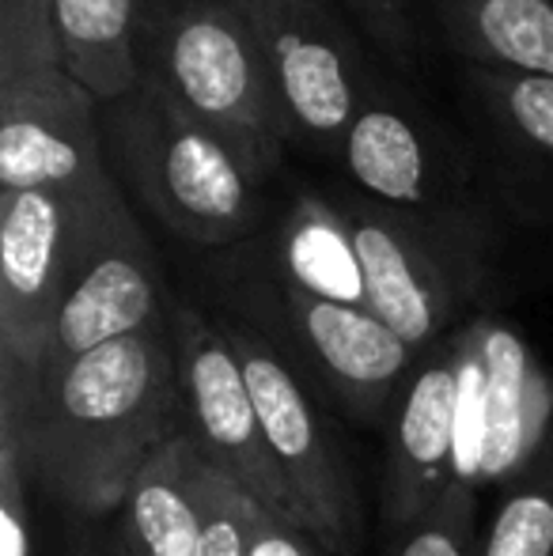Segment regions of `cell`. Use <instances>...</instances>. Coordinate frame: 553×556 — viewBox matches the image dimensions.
I'll use <instances>...</instances> for the list:
<instances>
[{
    "mask_svg": "<svg viewBox=\"0 0 553 556\" xmlns=\"http://www.w3.org/2000/svg\"><path fill=\"white\" fill-rule=\"evenodd\" d=\"M0 413L15 420L27 477L96 519L126 507L140 466L183 432L171 323L99 344L30 379L0 375Z\"/></svg>",
    "mask_w": 553,
    "mask_h": 556,
    "instance_id": "obj_1",
    "label": "cell"
},
{
    "mask_svg": "<svg viewBox=\"0 0 553 556\" xmlns=\"http://www.w3.org/2000/svg\"><path fill=\"white\" fill-rule=\"evenodd\" d=\"M99 122L122 182L175 239L231 250L259 235L266 216L259 186L152 73L126 99L103 106Z\"/></svg>",
    "mask_w": 553,
    "mask_h": 556,
    "instance_id": "obj_2",
    "label": "cell"
},
{
    "mask_svg": "<svg viewBox=\"0 0 553 556\" xmlns=\"http://www.w3.org/2000/svg\"><path fill=\"white\" fill-rule=\"evenodd\" d=\"M140 68L243 163L259 190L277 175L292 137L266 58L228 0H186L160 15L144 38Z\"/></svg>",
    "mask_w": 553,
    "mask_h": 556,
    "instance_id": "obj_3",
    "label": "cell"
},
{
    "mask_svg": "<svg viewBox=\"0 0 553 556\" xmlns=\"http://www.w3.org/2000/svg\"><path fill=\"white\" fill-rule=\"evenodd\" d=\"M221 311L243 318L266 333L277 349H288L318 375L326 390L356 420L379 425L402 394L420 352L410 349L372 311L334 303L292 280L277 277L239 242L216 265Z\"/></svg>",
    "mask_w": 553,
    "mask_h": 556,
    "instance_id": "obj_4",
    "label": "cell"
},
{
    "mask_svg": "<svg viewBox=\"0 0 553 556\" xmlns=\"http://www.w3.org/2000/svg\"><path fill=\"white\" fill-rule=\"evenodd\" d=\"M353 235L368 311L414 352L448 341L486 288L489 216L432 220L364 198L334 201Z\"/></svg>",
    "mask_w": 553,
    "mask_h": 556,
    "instance_id": "obj_5",
    "label": "cell"
},
{
    "mask_svg": "<svg viewBox=\"0 0 553 556\" xmlns=\"http://www.w3.org/2000/svg\"><path fill=\"white\" fill-rule=\"evenodd\" d=\"M118 198L122 186L103 198L0 193V375L30 379L42 367L68 285Z\"/></svg>",
    "mask_w": 553,
    "mask_h": 556,
    "instance_id": "obj_6",
    "label": "cell"
},
{
    "mask_svg": "<svg viewBox=\"0 0 553 556\" xmlns=\"http://www.w3.org/2000/svg\"><path fill=\"white\" fill-rule=\"evenodd\" d=\"M239 356L259 409L262 435L269 443L280 477H285L300 522L326 553L356 556L361 549V504H356L353 477L341 462L338 446L326 435L315 397L303 390L285 352L228 311H213Z\"/></svg>",
    "mask_w": 553,
    "mask_h": 556,
    "instance_id": "obj_7",
    "label": "cell"
},
{
    "mask_svg": "<svg viewBox=\"0 0 553 556\" xmlns=\"http://www.w3.org/2000/svg\"><path fill=\"white\" fill-rule=\"evenodd\" d=\"M251 27L292 144L341 152L364 99L368 73L330 0H228Z\"/></svg>",
    "mask_w": 553,
    "mask_h": 556,
    "instance_id": "obj_8",
    "label": "cell"
},
{
    "mask_svg": "<svg viewBox=\"0 0 553 556\" xmlns=\"http://www.w3.org/2000/svg\"><path fill=\"white\" fill-rule=\"evenodd\" d=\"M167 323L178 359V387H183V428L198 440L205 458L236 477L262 507L303 527L292 492L262 435L243 364L231 352L216 315L171 292Z\"/></svg>",
    "mask_w": 553,
    "mask_h": 556,
    "instance_id": "obj_9",
    "label": "cell"
},
{
    "mask_svg": "<svg viewBox=\"0 0 553 556\" xmlns=\"http://www.w3.org/2000/svg\"><path fill=\"white\" fill-rule=\"evenodd\" d=\"M481 379V318L420 352L391 425L384 477V527L402 538L443 496L463 451L466 405Z\"/></svg>",
    "mask_w": 553,
    "mask_h": 556,
    "instance_id": "obj_10",
    "label": "cell"
},
{
    "mask_svg": "<svg viewBox=\"0 0 553 556\" xmlns=\"http://www.w3.org/2000/svg\"><path fill=\"white\" fill-rule=\"evenodd\" d=\"M103 152L99 99L65 68L0 80V193L58 190L103 198L118 186Z\"/></svg>",
    "mask_w": 553,
    "mask_h": 556,
    "instance_id": "obj_11",
    "label": "cell"
},
{
    "mask_svg": "<svg viewBox=\"0 0 553 556\" xmlns=\"http://www.w3.org/2000/svg\"><path fill=\"white\" fill-rule=\"evenodd\" d=\"M341 160L356 190L379 205L432 220L486 216L466 155L443 137L440 125L379 88L364 99L341 144Z\"/></svg>",
    "mask_w": 553,
    "mask_h": 556,
    "instance_id": "obj_12",
    "label": "cell"
},
{
    "mask_svg": "<svg viewBox=\"0 0 553 556\" xmlns=\"http://www.w3.org/2000/svg\"><path fill=\"white\" fill-rule=\"evenodd\" d=\"M167 300L171 292L163 288L152 242L140 231L126 201L118 198L106 208L68 285L42 367L76 359L114 337L167 326Z\"/></svg>",
    "mask_w": 553,
    "mask_h": 556,
    "instance_id": "obj_13",
    "label": "cell"
},
{
    "mask_svg": "<svg viewBox=\"0 0 553 556\" xmlns=\"http://www.w3.org/2000/svg\"><path fill=\"white\" fill-rule=\"evenodd\" d=\"M486 160L504 205L553 231V76L470 65Z\"/></svg>",
    "mask_w": 553,
    "mask_h": 556,
    "instance_id": "obj_14",
    "label": "cell"
},
{
    "mask_svg": "<svg viewBox=\"0 0 553 556\" xmlns=\"http://www.w3.org/2000/svg\"><path fill=\"white\" fill-rule=\"evenodd\" d=\"M216 469L186 428L140 466L122 507L140 549L148 556H198Z\"/></svg>",
    "mask_w": 553,
    "mask_h": 556,
    "instance_id": "obj_15",
    "label": "cell"
},
{
    "mask_svg": "<svg viewBox=\"0 0 553 556\" xmlns=\"http://www.w3.org/2000/svg\"><path fill=\"white\" fill-rule=\"evenodd\" d=\"M266 269L307 292L334 303L368 311L364 273L356 262L353 235L334 201L318 193H303L269 231H259L243 242Z\"/></svg>",
    "mask_w": 553,
    "mask_h": 556,
    "instance_id": "obj_16",
    "label": "cell"
},
{
    "mask_svg": "<svg viewBox=\"0 0 553 556\" xmlns=\"http://www.w3.org/2000/svg\"><path fill=\"white\" fill-rule=\"evenodd\" d=\"M65 73L103 106L140 88L137 0H53Z\"/></svg>",
    "mask_w": 553,
    "mask_h": 556,
    "instance_id": "obj_17",
    "label": "cell"
},
{
    "mask_svg": "<svg viewBox=\"0 0 553 556\" xmlns=\"http://www.w3.org/2000/svg\"><path fill=\"white\" fill-rule=\"evenodd\" d=\"M436 12L470 65L553 76V0H436Z\"/></svg>",
    "mask_w": 553,
    "mask_h": 556,
    "instance_id": "obj_18",
    "label": "cell"
},
{
    "mask_svg": "<svg viewBox=\"0 0 553 556\" xmlns=\"http://www.w3.org/2000/svg\"><path fill=\"white\" fill-rule=\"evenodd\" d=\"M474 556H553V425L504 481Z\"/></svg>",
    "mask_w": 553,
    "mask_h": 556,
    "instance_id": "obj_19",
    "label": "cell"
},
{
    "mask_svg": "<svg viewBox=\"0 0 553 556\" xmlns=\"http://www.w3.org/2000/svg\"><path fill=\"white\" fill-rule=\"evenodd\" d=\"M478 477H481V432L463 425V451L443 496L399 538L394 556H474L478 553Z\"/></svg>",
    "mask_w": 553,
    "mask_h": 556,
    "instance_id": "obj_20",
    "label": "cell"
},
{
    "mask_svg": "<svg viewBox=\"0 0 553 556\" xmlns=\"http://www.w3.org/2000/svg\"><path fill=\"white\" fill-rule=\"evenodd\" d=\"M38 68H65L53 0H0V80Z\"/></svg>",
    "mask_w": 553,
    "mask_h": 556,
    "instance_id": "obj_21",
    "label": "cell"
},
{
    "mask_svg": "<svg viewBox=\"0 0 553 556\" xmlns=\"http://www.w3.org/2000/svg\"><path fill=\"white\" fill-rule=\"evenodd\" d=\"M27 484L30 477L15 420L0 413V556H35Z\"/></svg>",
    "mask_w": 553,
    "mask_h": 556,
    "instance_id": "obj_22",
    "label": "cell"
},
{
    "mask_svg": "<svg viewBox=\"0 0 553 556\" xmlns=\"http://www.w3.org/2000/svg\"><path fill=\"white\" fill-rule=\"evenodd\" d=\"M259 500L243 489L231 473L216 469L213 496L205 507V527H201L198 556H247L251 553V527Z\"/></svg>",
    "mask_w": 553,
    "mask_h": 556,
    "instance_id": "obj_23",
    "label": "cell"
},
{
    "mask_svg": "<svg viewBox=\"0 0 553 556\" xmlns=\"http://www.w3.org/2000/svg\"><path fill=\"white\" fill-rule=\"evenodd\" d=\"M345 12L364 27V35L399 65L417 61V27L406 0H341Z\"/></svg>",
    "mask_w": 553,
    "mask_h": 556,
    "instance_id": "obj_24",
    "label": "cell"
},
{
    "mask_svg": "<svg viewBox=\"0 0 553 556\" xmlns=\"http://www.w3.org/2000/svg\"><path fill=\"white\" fill-rule=\"evenodd\" d=\"M326 549L296 522L280 519L269 507L259 504L251 527V553L247 556H323Z\"/></svg>",
    "mask_w": 553,
    "mask_h": 556,
    "instance_id": "obj_25",
    "label": "cell"
},
{
    "mask_svg": "<svg viewBox=\"0 0 553 556\" xmlns=\"http://www.w3.org/2000/svg\"><path fill=\"white\" fill-rule=\"evenodd\" d=\"M96 556H148V553L140 549V542H137L134 530H129V522L118 519L111 530H106V542L99 545Z\"/></svg>",
    "mask_w": 553,
    "mask_h": 556,
    "instance_id": "obj_26",
    "label": "cell"
},
{
    "mask_svg": "<svg viewBox=\"0 0 553 556\" xmlns=\"http://www.w3.org/2000/svg\"><path fill=\"white\" fill-rule=\"evenodd\" d=\"M76 556H96V549H80V553H76Z\"/></svg>",
    "mask_w": 553,
    "mask_h": 556,
    "instance_id": "obj_27",
    "label": "cell"
}]
</instances>
